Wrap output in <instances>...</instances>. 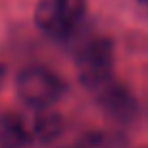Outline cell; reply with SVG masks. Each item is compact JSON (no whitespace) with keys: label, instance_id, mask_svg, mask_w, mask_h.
I'll return each mask as SVG.
<instances>
[{"label":"cell","instance_id":"obj_6","mask_svg":"<svg viewBox=\"0 0 148 148\" xmlns=\"http://www.w3.org/2000/svg\"><path fill=\"white\" fill-rule=\"evenodd\" d=\"M68 148H124V137L111 131H85Z\"/></svg>","mask_w":148,"mask_h":148},{"label":"cell","instance_id":"obj_1","mask_svg":"<svg viewBox=\"0 0 148 148\" xmlns=\"http://www.w3.org/2000/svg\"><path fill=\"white\" fill-rule=\"evenodd\" d=\"M76 70H79L81 83L87 87V92L96 94L105 85H109L113 79V65H116V57H113V42L109 37H89L76 48Z\"/></svg>","mask_w":148,"mask_h":148},{"label":"cell","instance_id":"obj_8","mask_svg":"<svg viewBox=\"0 0 148 148\" xmlns=\"http://www.w3.org/2000/svg\"><path fill=\"white\" fill-rule=\"evenodd\" d=\"M142 2H144V5H148V0H142Z\"/></svg>","mask_w":148,"mask_h":148},{"label":"cell","instance_id":"obj_3","mask_svg":"<svg viewBox=\"0 0 148 148\" xmlns=\"http://www.w3.org/2000/svg\"><path fill=\"white\" fill-rule=\"evenodd\" d=\"M20 100L31 109H50L65 92V83L46 65H28L15 79Z\"/></svg>","mask_w":148,"mask_h":148},{"label":"cell","instance_id":"obj_4","mask_svg":"<svg viewBox=\"0 0 148 148\" xmlns=\"http://www.w3.org/2000/svg\"><path fill=\"white\" fill-rule=\"evenodd\" d=\"M94 96H96L98 105L102 107V111L111 120L131 122L137 116V100H135V96L131 94L129 87H124L118 81H111L109 85L98 89Z\"/></svg>","mask_w":148,"mask_h":148},{"label":"cell","instance_id":"obj_5","mask_svg":"<svg viewBox=\"0 0 148 148\" xmlns=\"http://www.w3.org/2000/svg\"><path fill=\"white\" fill-rule=\"evenodd\" d=\"M31 139L28 124L15 113H0V148H24Z\"/></svg>","mask_w":148,"mask_h":148},{"label":"cell","instance_id":"obj_2","mask_svg":"<svg viewBox=\"0 0 148 148\" xmlns=\"http://www.w3.org/2000/svg\"><path fill=\"white\" fill-rule=\"evenodd\" d=\"M87 13V0H37L35 26L52 39L70 37Z\"/></svg>","mask_w":148,"mask_h":148},{"label":"cell","instance_id":"obj_9","mask_svg":"<svg viewBox=\"0 0 148 148\" xmlns=\"http://www.w3.org/2000/svg\"><path fill=\"white\" fill-rule=\"evenodd\" d=\"M144 148H148V146H144Z\"/></svg>","mask_w":148,"mask_h":148},{"label":"cell","instance_id":"obj_7","mask_svg":"<svg viewBox=\"0 0 148 148\" xmlns=\"http://www.w3.org/2000/svg\"><path fill=\"white\" fill-rule=\"evenodd\" d=\"M5 76H7V70H5V65H0V89L5 85Z\"/></svg>","mask_w":148,"mask_h":148}]
</instances>
